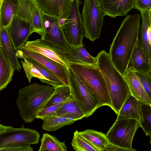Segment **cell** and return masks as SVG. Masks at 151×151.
Instances as JSON below:
<instances>
[{
	"mask_svg": "<svg viewBox=\"0 0 151 151\" xmlns=\"http://www.w3.org/2000/svg\"><path fill=\"white\" fill-rule=\"evenodd\" d=\"M141 15H127L122 21L108 53L114 65L123 75L128 68L130 58L139 35Z\"/></svg>",
	"mask_w": 151,
	"mask_h": 151,
	"instance_id": "6da1fadb",
	"label": "cell"
},
{
	"mask_svg": "<svg viewBox=\"0 0 151 151\" xmlns=\"http://www.w3.org/2000/svg\"><path fill=\"white\" fill-rule=\"evenodd\" d=\"M96 64L105 81L112 104L118 114L130 92L124 76L116 68L108 53L100 51L96 57Z\"/></svg>",
	"mask_w": 151,
	"mask_h": 151,
	"instance_id": "7a4b0ae2",
	"label": "cell"
},
{
	"mask_svg": "<svg viewBox=\"0 0 151 151\" xmlns=\"http://www.w3.org/2000/svg\"><path fill=\"white\" fill-rule=\"evenodd\" d=\"M55 87L37 83L19 89L16 104L21 117L25 123L35 120L38 112L53 93Z\"/></svg>",
	"mask_w": 151,
	"mask_h": 151,
	"instance_id": "3957f363",
	"label": "cell"
},
{
	"mask_svg": "<svg viewBox=\"0 0 151 151\" xmlns=\"http://www.w3.org/2000/svg\"><path fill=\"white\" fill-rule=\"evenodd\" d=\"M69 68L99 101L101 106L112 108L111 101L103 75L97 64L70 63Z\"/></svg>",
	"mask_w": 151,
	"mask_h": 151,
	"instance_id": "277c9868",
	"label": "cell"
},
{
	"mask_svg": "<svg viewBox=\"0 0 151 151\" xmlns=\"http://www.w3.org/2000/svg\"><path fill=\"white\" fill-rule=\"evenodd\" d=\"M80 0H72L69 12L64 19H59L60 26L65 38L70 47H78L83 45L85 31L79 6Z\"/></svg>",
	"mask_w": 151,
	"mask_h": 151,
	"instance_id": "5b68a950",
	"label": "cell"
},
{
	"mask_svg": "<svg viewBox=\"0 0 151 151\" xmlns=\"http://www.w3.org/2000/svg\"><path fill=\"white\" fill-rule=\"evenodd\" d=\"M68 78L71 95L85 114V118L92 115L101 106L99 101L86 87L78 76L68 68Z\"/></svg>",
	"mask_w": 151,
	"mask_h": 151,
	"instance_id": "8992f818",
	"label": "cell"
},
{
	"mask_svg": "<svg viewBox=\"0 0 151 151\" xmlns=\"http://www.w3.org/2000/svg\"><path fill=\"white\" fill-rule=\"evenodd\" d=\"M81 15L85 37L92 41L98 39L105 16L99 3L96 0H84Z\"/></svg>",
	"mask_w": 151,
	"mask_h": 151,
	"instance_id": "52a82bcc",
	"label": "cell"
},
{
	"mask_svg": "<svg viewBox=\"0 0 151 151\" xmlns=\"http://www.w3.org/2000/svg\"><path fill=\"white\" fill-rule=\"evenodd\" d=\"M139 122L132 119H116L106 134L109 142L120 147L133 149L132 142Z\"/></svg>",
	"mask_w": 151,
	"mask_h": 151,
	"instance_id": "ba28073f",
	"label": "cell"
},
{
	"mask_svg": "<svg viewBox=\"0 0 151 151\" xmlns=\"http://www.w3.org/2000/svg\"><path fill=\"white\" fill-rule=\"evenodd\" d=\"M40 137L39 133L35 130L23 126L15 128L8 126L0 132V148L10 145L37 144Z\"/></svg>",
	"mask_w": 151,
	"mask_h": 151,
	"instance_id": "9c48e42d",
	"label": "cell"
},
{
	"mask_svg": "<svg viewBox=\"0 0 151 151\" xmlns=\"http://www.w3.org/2000/svg\"><path fill=\"white\" fill-rule=\"evenodd\" d=\"M17 58L24 57L31 59L37 62L56 76L65 85L69 86L68 68L37 52L22 46L16 50Z\"/></svg>",
	"mask_w": 151,
	"mask_h": 151,
	"instance_id": "30bf717a",
	"label": "cell"
},
{
	"mask_svg": "<svg viewBox=\"0 0 151 151\" xmlns=\"http://www.w3.org/2000/svg\"><path fill=\"white\" fill-rule=\"evenodd\" d=\"M22 46L69 68L70 63L67 59V50L43 40L41 38L27 41Z\"/></svg>",
	"mask_w": 151,
	"mask_h": 151,
	"instance_id": "8fae6325",
	"label": "cell"
},
{
	"mask_svg": "<svg viewBox=\"0 0 151 151\" xmlns=\"http://www.w3.org/2000/svg\"><path fill=\"white\" fill-rule=\"evenodd\" d=\"M22 59L24 61H21L22 65L29 83L34 77L42 83L55 88L65 85L56 76L37 62L27 58Z\"/></svg>",
	"mask_w": 151,
	"mask_h": 151,
	"instance_id": "7c38bea8",
	"label": "cell"
},
{
	"mask_svg": "<svg viewBox=\"0 0 151 151\" xmlns=\"http://www.w3.org/2000/svg\"><path fill=\"white\" fill-rule=\"evenodd\" d=\"M14 50L25 45L31 33V24L15 14L6 27Z\"/></svg>",
	"mask_w": 151,
	"mask_h": 151,
	"instance_id": "4fadbf2b",
	"label": "cell"
},
{
	"mask_svg": "<svg viewBox=\"0 0 151 151\" xmlns=\"http://www.w3.org/2000/svg\"><path fill=\"white\" fill-rule=\"evenodd\" d=\"M45 28L42 39L68 50L70 46L66 41L60 26L59 18L42 13Z\"/></svg>",
	"mask_w": 151,
	"mask_h": 151,
	"instance_id": "5bb4252c",
	"label": "cell"
},
{
	"mask_svg": "<svg viewBox=\"0 0 151 151\" xmlns=\"http://www.w3.org/2000/svg\"><path fill=\"white\" fill-rule=\"evenodd\" d=\"M135 0H100V5L105 15L112 18L126 15L134 6Z\"/></svg>",
	"mask_w": 151,
	"mask_h": 151,
	"instance_id": "9a60e30c",
	"label": "cell"
},
{
	"mask_svg": "<svg viewBox=\"0 0 151 151\" xmlns=\"http://www.w3.org/2000/svg\"><path fill=\"white\" fill-rule=\"evenodd\" d=\"M124 76L131 95L139 101L151 106V100L145 90L135 72L128 67Z\"/></svg>",
	"mask_w": 151,
	"mask_h": 151,
	"instance_id": "2e32d148",
	"label": "cell"
},
{
	"mask_svg": "<svg viewBox=\"0 0 151 151\" xmlns=\"http://www.w3.org/2000/svg\"><path fill=\"white\" fill-rule=\"evenodd\" d=\"M142 23L138 42L145 54L151 60V11L140 12Z\"/></svg>",
	"mask_w": 151,
	"mask_h": 151,
	"instance_id": "e0dca14e",
	"label": "cell"
},
{
	"mask_svg": "<svg viewBox=\"0 0 151 151\" xmlns=\"http://www.w3.org/2000/svg\"><path fill=\"white\" fill-rule=\"evenodd\" d=\"M132 119L142 120V102L130 95L126 100L117 114L116 119Z\"/></svg>",
	"mask_w": 151,
	"mask_h": 151,
	"instance_id": "ac0fdd59",
	"label": "cell"
},
{
	"mask_svg": "<svg viewBox=\"0 0 151 151\" xmlns=\"http://www.w3.org/2000/svg\"><path fill=\"white\" fill-rule=\"evenodd\" d=\"M151 63L138 40L131 55L129 67L135 72L149 73L151 72Z\"/></svg>",
	"mask_w": 151,
	"mask_h": 151,
	"instance_id": "d6986e66",
	"label": "cell"
},
{
	"mask_svg": "<svg viewBox=\"0 0 151 151\" xmlns=\"http://www.w3.org/2000/svg\"><path fill=\"white\" fill-rule=\"evenodd\" d=\"M67 53V59L69 63L87 65L96 64V59L91 55L84 45L72 47L69 46Z\"/></svg>",
	"mask_w": 151,
	"mask_h": 151,
	"instance_id": "ffe728a7",
	"label": "cell"
},
{
	"mask_svg": "<svg viewBox=\"0 0 151 151\" xmlns=\"http://www.w3.org/2000/svg\"><path fill=\"white\" fill-rule=\"evenodd\" d=\"M14 70L0 45V91L12 81Z\"/></svg>",
	"mask_w": 151,
	"mask_h": 151,
	"instance_id": "44dd1931",
	"label": "cell"
},
{
	"mask_svg": "<svg viewBox=\"0 0 151 151\" xmlns=\"http://www.w3.org/2000/svg\"><path fill=\"white\" fill-rule=\"evenodd\" d=\"M55 113L56 116L68 117L77 120L82 119L86 116L73 96L64 103Z\"/></svg>",
	"mask_w": 151,
	"mask_h": 151,
	"instance_id": "7402d4cb",
	"label": "cell"
},
{
	"mask_svg": "<svg viewBox=\"0 0 151 151\" xmlns=\"http://www.w3.org/2000/svg\"><path fill=\"white\" fill-rule=\"evenodd\" d=\"M1 46L14 68L19 72L22 68L21 66L14 51V50L9 39L6 29V28L2 26L1 24Z\"/></svg>",
	"mask_w": 151,
	"mask_h": 151,
	"instance_id": "603a6c76",
	"label": "cell"
},
{
	"mask_svg": "<svg viewBox=\"0 0 151 151\" xmlns=\"http://www.w3.org/2000/svg\"><path fill=\"white\" fill-rule=\"evenodd\" d=\"M80 134L96 148L99 151H105L109 143L106 134L101 132L88 129L79 132Z\"/></svg>",
	"mask_w": 151,
	"mask_h": 151,
	"instance_id": "cb8c5ba5",
	"label": "cell"
},
{
	"mask_svg": "<svg viewBox=\"0 0 151 151\" xmlns=\"http://www.w3.org/2000/svg\"><path fill=\"white\" fill-rule=\"evenodd\" d=\"M37 5L35 0H17L14 14L29 22L31 26L34 11Z\"/></svg>",
	"mask_w": 151,
	"mask_h": 151,
	"instance_id": "d4e9b609",
	"label": "cell"
},
{
	"mask_svg": "<svg viewBox=\"0 0 151 151\" xmlns=\"http://www.w3.org/2000/svg\"><path fill=\"white\" fill-rule=\"evenodd\" d=\"M17 0H1L0 3V22L1 25L6 27L15 14Z\"/></svg>",
	"mask_w": 151,
	"mask_h": 151,
	"instance_id": "484cf974",
	"label": "cell"
},
{
	"mask_svg": "<svg viewBox=\"0 0 151 151\" xmlns=\"http://www.w3.org/2000/svg\"><path fill=\"white\" fill-rule=\"evenodd\" d=\"M39 151H67L65 142L60 141L57 138L47 133H44L40 140Z\"/></svg>",
	"mask_w": 151,
	"mask_h": 151,
	"instance_id": "4316f807",
	"label": "cell"
},
{
	"mask_svg": "<svg viewBox=\"0 0 151 151\" xmlns=\"http://www.w3.org/2000/svg\"><path fill=\"white\" fill-rule=\"evenodd\" d=\"M77 121L71 118L56 116L44 120L42 128L48 131L54 132L64 126L73 124Z\"/></svg>",
	"mask_w": 151,
	"mask_h": 151,
	"instance_id": "83f0119b",
	"label": "cell"
},
{
	"mask_svg": "<svg viewBox=\"0 0 151 151\" xmlns=\"http://www.w3.org/2000/svg\"><path fill=\"white\" fill-rule=\"evenodd\" d=\"M71 95L69 86L64 85L55 88L53 93L45 103L42 108L65 101L69 99Z\"/></svg>",
	"mask_w": 151,
	"mask_h": 151,
	"instance_id": "f1b7e54d",
	"label": "cell"
},
{
	"mask_svg": "<svg viewBox=\"0 0 151 151\" xmlns=\"http://www.w3.org/2000/svg\"><path fill=\"white\" fill-rule=\"evenodd\" d=\"M42 13L59 18L60 15V0H35Z\"/></svg>",
	"mask_w": 151,
	"mask_h": 151,
	"instance_id": "f546056e",
	"label": "cell"
},
{
	"mask_svg": "<svg viewBox=\"0 0 151 151\" xmlns=\"http://www.w3.org/2000/svg\"><path fill=\"white\" fill-rule=\"evenodd\" d=\"M71 145L76 151H99L96 148L81 136L77 130L74 132Z\"/></svg>",
	"mask_w": 151,
	"mask_h": 151,
	"instance_id": "4dcf8cb0",
	"label": "cell"
},
{
	"mask_svg": "<svg viewBox=\"0 0 151 151\" xmlns=\"http://www.w3.org/2000/svg\"><path fill=\"white\" fill-rule=\"evenodd\" d=\"M31 27L32 34L35 32L40 35L41 38L43 37L45 32V28L42 12L37 5L34 11Z\"/></svg>",
	"mask_w": 151,
	"mask_h": 151,
	"instance_id": "1f68e13d",
	"label": "cell"
},
{
	"mask_svg": "<svg viewBox=\"0 0 151 151\" xmlns=\"http://www.w3.org/2000/svg\"><path fill=\"white\" fill-rule=\"evenodd\" d=\"M142 119L140 123L146 136L151 137V106L142 102Z\"/></svg>",
	"mask_w": 151,
	"mask_h": 151,
	"instance_id": "d6a6232c",
	"label": "cell"
},
{
	"mask_svg": "<svg viewBox=\"0 0 151 151\" xmlns=\"http://www.w3.org/2000/svg\"><path fill=\"white\" fill-rule=\"evenodd\" d=\"M72 97L73 96L71 95L69 99L65 101L42 109L37 114L36 118L40 119L44 121L52 116H56L55 112L57 110Z\"/></svg>",
	"mask_w": 151,
	"mask_h": 151,
	"instance_id": "836d02e7",
	"label": "cell"
},
{
	"mask_svg": "<svg viewBox=\"0 0 151 151\" xmlns=\"http://www.w3.org/2000/svg\"><path fill=\"white\" fill-rule=\"evenodd\" d=\"M135 72L145 90L151 100V72Z\"/></svg>",
	"mask_w": 151,
	"mask_h": 151,
	"instance_id": "e575fe53",
	"label": "cell"
},
{
	"mask_svg": "<svg viewBox=\"0 0 151 151\" xmlns=\"http://www.w3.org/2000/svg\"><path fill=\"white\" fill-rule=\"evenodd\" d=\"M72 0H60V15L59 19L65 18L67 16Z\"/></svg>",
	"mask_w": 151,
	"mask_h": 151,
	"instance_id": "d590c367",
	"label": "cell"
},
{
	"mask_svg": "<svg viewBox=\"0 0 151 151\" xmlns=\"http://www.w3.org/2000/svg\"><path fill=\"white\" fill-rule=\"evenodd\" d=\"M33 148L30 145L8 146L0 148V151H32Z\"/></svg>",
	"mask_w": 151,
	"mask_h": 151,
	"instance_id": "8d00e7d4",
	"label": "cell"
},
{
	"mask_svg": "<svg viewBox=\"0 0 151 151\" xmlns=\"http://www.w3.org/2000/svg\"><path fill=\"white\" fill-rule=\"evenodd\" d=\"M134 9L140 12L151 11V0H135Z\"/></svg>",
	"mask_w": 151,
	"mask_h": 151,
	"instance_id": "74e56055",
	"label": "cell"
},
{
	"mask_svg": "<svg viewBox=\"0 0 151 151\" xmlns=\"http://www.w3.org/2000/svg\"><path fill=\"white\" fill-rule=\"evenodd\" d=\"M105 151H136V150L134 149H129L124 148L112 144L109 142Z\"/></svg>",
	"mask_w": 151,
	"mask_h": 151,
	"instance_id": "f35d334b",
	"label": "cell"
},
{
	"mask_svg": "<svg viewBox=\"0 0 151 151\" xmlns=\"http://www.w3.org/2000/svg\"><path fill=\"white\" fill-rule=\"evenodd\" d=\"M8 126L3 125L0 123V132L7 127Z\"/></svg>",
	"mask_w": 151,
	"mask_h": 151,
	"instance_id": "ab89813d",
	"label": "cell"
},
{
	"mask_svg": "<svg viewBox=\"0 0 151 151\" xmlns=\"http://www.w3.org/2000/svg\"><path fill=\"white\" fill-rule=\"evenodd\" d=\"M1 24H0V44L1 43Z\"/></svg>",
	"mask_w": 151,
	"mask_h": 151,
	"instance_id": "60d3db41",
	"label": "cell"
},
{
	"mask_svg": "<svg viewBox=\"0 0 151 151\" xmlns=\"http://www.w3.org/2000/svg\"><path fill=\"white\" fill-rule=\"evenodd\" d=\"M100 4V0H96Z\"/></svg>",
	"mask_w": 151,
	"mask_h": 151,
	"instance_id": "b9f144b4",
	"label": "cell"
},
{
	"mask_svg": "<svg viewBox=\"0 0 151 151\" xmlns=\"http://www.w3.org/2000/svg\"><path fill=\"white\" fill-rule=\"evenodd\" d=\"M1 1V0H0V3Z\"/></svg>",
	"mask_w": 151,
	"mask_h": 151,
	"instance_id": "7bdbcfd3",
	"label": "cell"
}]
</instances>
